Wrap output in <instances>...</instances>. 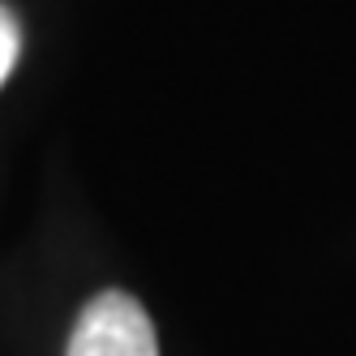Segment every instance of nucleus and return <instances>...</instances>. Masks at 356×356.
<instances>
[{"label": "nucleus", "mask_w": 356, "mask_h": 356, "mask_svg": "<svg viewBox=\"0 0 356 356\" xmlns=\"http://www.w3.org/2000/svg\"><path fill=\"white\" fill-rule=\"evenodd\" d=\"M65 356H159V339L129 292H99L78 314Z\"/></svg>", "instance_id": "1"}, {"label": "nucleus", "mask_w": 356, "mask_h": 356, "mask_svg": "<svg viewBox=\"0 0 356 356\" xmlns=\"http://www.w3.org/2000/svg\"><path fill=\"white\" fill-rule=\"evenodd\" d=\"M17 52H22V26H17V17L0 5V86H5V78L13 73Z\"/></svg>", "instance_id": "2"}]
</instances>
